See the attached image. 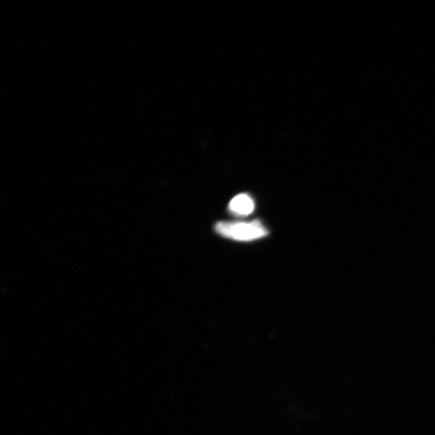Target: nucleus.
Masks as SVG:
<instances>
[{"label": "nucleus", "mask_w": 435, "mask_h": 435, "mask_svg": "<svg viewBox=\"0 0 435 435\" xmlns=\"http://www.w3.org/2000/svg\"><path fill=\"white\" fill-rule=\"evenodd\" d=\"M215 231L223 237L239 241H252L265 237L268 230L258 220L250 222H220L215 225Z\"/></svg>", "instance_id": "1"}, {"label": "nucleus", "mask_w": 435, "mask_h": 435, "mask_svg": "<svg viewBox=\"0 0 435 435\" xmlns=\"http://www.w3.org/2000/svg\"><path fill=\"white\" fill-rule=\"evenodd\" d=\"M255 203L252 198L246 194L235 196L229 204L232 213L240 216L250 215L253 213Z\"/></svg>", "instance_id": "2"}]
</instances>
